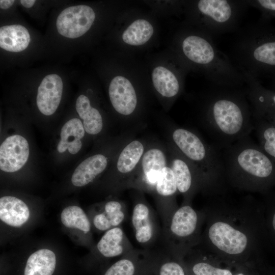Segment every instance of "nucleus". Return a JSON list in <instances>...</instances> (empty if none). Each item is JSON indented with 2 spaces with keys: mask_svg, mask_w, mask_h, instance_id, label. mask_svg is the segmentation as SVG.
<instances>
[{
  "mask_svg": "<svg viewBox=\"0 0 275 275\" xmlns=\"http://www.w3.org/2000/svg\"><path fill=\"white\" fill-rule=\"evenodd\" d=\"M212 197L203 209L200 248L232 265H257L259 224L253 198L235 203L220 196Z\"/></svg>",
  "mask_w": 275,
  "mask_h": 275,
  "instance_id": "nucleus-1",
  "label": "nucleus"
},
{
  "mask_svg": "<svg viewBox=\"0 0 275 275\" xmlns=\"http://www.w3.org/2000/svg\"><path fill=\"white\" fill-rule=\"evenodd\" d=\"M204 126L219 149L250 135L254 126L245 89L213 86L205 95Z\"/></svg>",
  "mask_w": 275,
  "mask_h": 275,
  "instance_id": "nucleus-2",
  "label": "nucleus"
},
{
  "mask_svg": "<svg viewBox=\"0 0 275 275\" xmlns=\"http://www.w3.org/2000/svg\"><path fill=\"white\" fill-rule=\"evenodd\" d=\"M223 150L227 185L240 191L257 192L275 180V162L250 135Z\"/></svg>",
  "mask_w": 275,
  "mask_h": 275,
  "instance_id": "nucleus-3",
  "label": "nucleus"
},
{
  "mask_svg": "<svg viewBox=\"0 0 275 275\" xmlns=\"http://www.w3.org/2000/svg\"><path fill=\"white\" fill-rule=\"evenodd\" d=\"M261 18L238 30L233 46L235 65L257 78L275 74V27Z\"/></svg>",
  "mask_w": 275,
  "mask_h": 275,
  "instance_id": "nucleus-4",
  "label": "nucleus"
},
{
  "mask_svg": "<svg viewBox=\"0 0 275 275\" xmlns=\"http://www.w3.org/2000/svg\"><path fill=\"white\" fill-rule=\"evenodd\" d=\"M213 39L203 32L201 34H189L182 41V52L187 60L198 66L213 86L241 88L245 85L244 75L217 48Z\"/></svg>",
  "mask_w": 275,
  "mask_h": 275,
  "instance_id": "nucleus-5",
  "label": "nucleus"
},
{
  "mask_svg": "<svg viewBox=\"0 0 275 275\" xmlns=\"http://www.w3.org/2000/svg\"><path fill=\"white\" fill-rule=\"evenodd\" d=\"M172 137L180 152L200 174L204 185V193L210 197L223 195L227 189V184L220 149L187 129L176 128Z\"/></svg>",
  "mask_w": 275,
  "mask_h": 275,
  "instance_id": "nucleus-6",
  "label": "nucleus"
},
{
  "mask_svg": "<svg viewBox=\"0 0 275 275\" xmlns=\"http://www.w3.org/2000/svg\"><path fill=\"white\" fill-rule=\"evenodd\" d=\"M205 221L204 210L198 211L190 203L171 210L166 225L167 242L172 253L185 256L200 241Z\"/></svg>",
  "mask_w": 275,
  "mask_h": 275,
  "instance_id": "nucleus-7",
  "label": "nucleus"
},
{
  "mask_svg": "<svg viewBox=\"0 0 275 275\" xmlns=\"http://www.w3.org/2000/svg\"><path fill=\"white\" fill-rule=\"evenodd\" d=\"M196 9L202 32L212 38L235 31L248 0H200Z\"/></svg>",
  "mask_w": 275,
  "mask_h": 275,
  "instance_id": "nucleus-8",
  "label": "nucleus"
},
{
  "mask_svg": "<svg viewBox=\"0 0 275 275\" xmlns=\"http://www.w3.org/2000/svg\"><path fill=\"white\" fill-rule=\"evenodd\" d=\"M95 18L93 10L86 5L68 7L59 15L56 25L58 32L69 38H76L85 34Z\"/></svg>",
  "mask_w": 275,
  "mask_h": 275,
  "instance_id": "nucleus-9",
  "label": "nucleus"
},
{
  "mask_svg": "<svg viewBox=\"0 0 275 275\" xmlns=\"http://www.w3.org/2000/svg\"><path fill=\"white\" fill-rule=\"evenodd\" d=\"M242 73L252 114L275 125V91L264 87L258 78L250 74Z\"/></svg>",
  "mask_w": 275,
  "mask_h": 275,
  "instance_id": "nucleus-10",
  "label": "nucleus"
},
{
  "mask_svg": "<svg viewBox=\"0 0 275 275\" xmlns=\"http://www.w3.org/2000/svg\"><path fill=\"white\" fill-rule=\"evenodd\" d=\"M30 154L28 141L14 134L7 138L0 146V169L7 173L20 170L27 162Z\"/></svg>",
  "mask_w": 275,
  "mask_h": 275,
  "instance_id": "nucleus-11",
  "label": "nucleus"
},
{
  "mask_svg": "<svg viewBox=\"0 0 275 275\" xmlns=\"http://www.w3.org/2000/svg\"><path fill=\"white\" fill-rule=\"evenodd\" d=\"M171 168L175 175L178 191L185 197L184 203H189L191 196L197 189L204 193V185L200 174L181 153L174 157Z\"/></svg>",
  "mask_w": 275,
  "mask_h": 275,
  "instance_id": "nucleus-12",
  "label": "nucleus"
},
{
  "mask_svg": "<svg viewBox=\"0 0 275 275\" xmlns=\"http://www.w3.org/2000/svg\"><path fill=\"white\" fill-rule=\"evenodd\" d=\"M108 94L112 104L119 113L127 116L132 114L137 104L135 90L128 79L122 76L111 81Z\"/></svg>",
  "mask_w": 275,
  "mask_h": 275,
  "instance_id": "nucleus-13",
  "label": "nucleus"
},
{
  "mask_svg": "<svg viewBox=\"0 0 275 275\" xmlns=\"http://www.w3.org/2000/svg\"><path fill=\"white\" fill-rule=\"evenodd\" d=\"M63 81L56 74L46 75L38 89L37 105L40 112L45 116L54 114L58 108L62 96Z\"/></svg>",
  "mask_w": 275,
  "mask_h": 275,
  "instance_id": "nucleus-14",
  "label": "nucleus"
},
{
  "mask_svg": "<svg viewBox=\"0 0 275 275\" xmlns=\"http://www.w3.org/2000/svg\"><path fill=\"white\" fill-rule=\"evenodd\" d=\"M132 225L136 240L141 244L152 242L156 234V228L152 211L145 203H136L133 209Z\"/></svg>",
  "mask_w": 275,
  "mask_h": 275,
  "instance_id": "nucleus-15",
  "label": "nucleus"
},
{
  "mask_svg": "<svg viewBox=\"0 0 275 275\" xmlns=\"http://www.w3.org/2000/svg\"><path fill=\"white\" fill-rule=\"evenodd\" d=\"M193 249L197 256L190 268L193 275H234L237 265L229 264L201 248Z\"/></svg>",
  "mask_w": 275,
  "mask_h": 275,
  "instance_id": "nucleus-16",
  "label": "nucleus"
},
{
  "mask_svg": "<svg viewBox=\"0 0 275 275\" xmlns=\"http://www.w3.org/2000/svg\"><path fill=\"white\" fill-rule=\"evenodd\" d=\"M30 210L21 200L13 196H4L0 199V219L7 225L19 227L30 217Z\"/></svg>",
  "mask_w": 275,
  "mask_h": 275,
  "instance_id": "nucleus-17",
  "label": "nucleus"
},
{
  "mask_svg": "<svg viewBox=\"0 0 275 275\" xmlns=\"http://www.w3.org/2000/svg\"><path fill=\"white\" fill-rule=\"evenodd\" d=\"M106 157L100 154L93 155L82 161L74 170L71 182L75 186L81 187L91 182L105 169Z\"/></svg>",
  "mask_w": 275,
  "mask_h": 275,
  "instance_id": "nucleus-18",
  "label": "nucleus"
},
{
  "mask_svg": "<svg viewBox=\"0 0 275 275\" xmlns=\"http://www.w3.org/2000/svg\"><path fill=\"white\" fill-rule=\"evenodd\" d=\"M130 244L123 230L119 227L107 230L97 244L99 252L111 258L128 253Z\"/></svg>",
  "mask_w": 275,
  "mask_h": 275,
  "instance_id": "nucleus-19",
  "label": "nucleus"
},
{
  "mask_svg": "<svg viewBox=\"0 0 275 275\" xmlns=\"http://www.w3.org/2000/svg\"><path fill=\"white\" fill-rule=\"evenodd\" d=\"M85 130L82 122L77 118H72L62 127L61 139L57 146V150L63 153L66 150L72 154L78 153L81 148L80 141L85 135Z\"/></svg>",
  "mask_w": 275,
  "mask_h": 275,
  "instance_id": "nucleus-20",
  "label": "nucleus"
},
{
  "mask_svg": "<svg viewBox=\"0 0 275 275\" xmlns=\"http://www.w3.org/2000/svg\"><path fill=\"white\" fill-rule=\"evenodd\" d=\"M31 38L28 30L19 24L0 28V47L9 51L20 52L28 46Z\"/></svg>",
  "mask_w": 275,
  "mask_h": 275,
  "instance_id": "nucleus-21",
  "label": "nucleus"
},
{
  "mask_svg": "<svg viewBox=\"0 0 275 275\" xmlns=\"http://www.w3.org/2000/svg\"><path fill=\"white\" fill-rule=\"evenodd\" d=\"M56 264V255L52 251L47 249L39 250L29 257L24 275H52Z\"/></svg>",
  "mask_w": 275,
  "mask_h": 275,
  "instance_id": "nucleus-22",
  "label": "nucleus"
},
{
  "mask_svg": "<svg viewBox=\"0 0 275 275\" xmlns=\"http://www.w3.org/2000/svg\"><path fill=\"white\" fill-rule=\"evenodd\" d=\"M166 157L162 150L152 148L147 150L142 159L144 180L150 186H155L162 169L166 167Z\"/></svg>",
  "mask_w": 275,
  "mask_h": 275,
  "instance_id": "nucleus-23",
  "label": "nucleus"
},
{
  "mask_svg": "<svg viewBox=\"0 0 275 275\" xmlns=\"http://www.w3.org/2000/svg\"><path fill=\"white\" fill-rule=\"evenodd\" d=\"M126 211L122 204L117 201L106 203L103 212L95 215L93 218L95 227L102 231L118 227L125 219Z\"/></svg>",
  "mask_w": 275,
  "mask_h": 275,
  "instance_id": "nucleus-24",
  "label": "nucleus"
},
{
  "mask_svg": "<svg viewBox=\"0 0 275 275\" xmlns=\"http://www.w3.org/2000/svg\"><path fill=\"white\" fill-rule=\"evenodd\" d=\"M76 110L83 120L85 131L95 135L99 133L103 127V121L99 112L91 105L89 99L84 95H80L76 99Z\"/></svg>",
  "mask_w": 275,
  "mask_h": 275,
  "instance_id": "nucleus-25",
  "label": "nucleus"
},
{
  "mask_svg": "<svg viewBox=\"0 0 275 275\" xmlns=\"http://www.w3.org/2000/svg\"><path fill=\"white\" fill-rule=\"evenodd\" d=\"M152 78L155 89L162 96L173 97L179 93L180 86L178 79L167 68L162 66L155 68Z\"/></svg>",
  "mask_w": 275,
  "mask_h": 275,
  "instance_id": "nucleus-26",
  "label": "nucleus"
},
{
  "mask_svg": "<svg viewBox=\"0 0 275 275\" xmlns=\"http://www.w3.org/2000/svg\"><path fill=\"white\" fill-rule=\"evenodd\" d=\"M259 145L275 162V125L252 114Z\"/></svg>",
  "mask_w": 275,
  "mask_h": 275,
  "instance_id": "nucleus-27",
  "label": "nucleus"
},
{
  "mask_svg": "<svg viewBox=\"0 0 275 275\" xmlns=\"http://www.w3.org/2000/svg\"><path fill=\"white\" fill-rule=\"evenodd\" d=\"M144 147L139 141L134 140L127 145L120 154L117 162L118 171L122 174L132 171L142 158Z\"/></svg>",
  "mask_w": 275,
  "mask_h": 275,
  "instance_id": "nucleus-28",
  "label": "nucleus"
},
{
  "mask_svg": "<svg viewBox=\"0 0 275 275\" xmlns=\"http://www.w3.org/2000/svg\"><path fill=\"white\" fill-rule=\"evenodd\" d=\"M153 34L151 24L145 19L133 22L123 32L124 42L131 45L139 46L146 43Z\"/></svg>",
  "mask_w": 275,
  "mask_h": 275,
  "instance_id": "nucleus-29",
  "label": "nucleus"
},
{
  "mask_svg": "<svg viewBox=\"0 0 275 275\" xmlns=\"http://www.w3.org/2000/svg\"><path fill=\"white\" fill-rule=\"evenodd\" d=\"M62 224L66 227L76 228L85 233H88L91 229L90 221L79 207L70 206L66 207L61 214Z\"/></svg>",
  "mask_w": 275,
  "mask_h": 275,
  "instance_id": "nucleus-30",
  "label": "nucleus"
},
{
  "mask_svg": "<svg viewBox=\"0 0 275 275\" xmlns=\"http://www.w3.org/2000/svg\"><path fill=\"white\" fill-rule=\"evenodd\" d=\"M155 187L157 194L162 197L172 196L178 191L175 175L171 167L166 166L162 169Z\"/></svg>",
  "mask_w": 275,
  "mask_h": 275,
  "instance_id": "nucleus-31",
  "label": "nucleus"
},
{
  "mask_svg": "<svg viewBox=\"0 0 275 275\" xmlns=\"http://www.w3.org/2000/svg\"><path fill=\"white\" fill-rule=\"evenodd\" d=\"M134 271L135 266L132 261L124 258L113 264L104 275H133Z\"/></svg>",
  "mask_w": 275,
  "mask_h": 275,
  "instance_id": "nucleus-32",
  "label": "nucleus"
},
{
  "mask_svg": "<svg viewBox=\"0 0 275 275\" xmlns=\"http://www.w3.org/2000/svg\"><path fill=\"white\" fill-rule=\"evenodd\" d=\"M249 6L254 7L261 13V18L270 20L275 18V0H249Z\"/></svg>",
  "mask_w": 275,
  "mask_h": 275,
  "instance_id": "nucleus-33",
  "label": "nucleus"
},
{
  "mask_svg": "<svg viewBox=\"0 0 275 275\" xmlns=\"http://www.w3.org/2000/svg\"><path fill=\"white\" fill-rule=\"evenodd\" d=\"M159 275H186L182 265L176 261L163 263L159 269Z\"/></svg>",
  "mask_w": 275,
  "mask_h": 275,
  "instance_id": "nucleus-34",
  "label": "nucleus"
},
{
  "mask_svg": "<svg viewBox=\"0 0 275 275\" xmlns=\"http://www.w3.org/2000/svg\"><path fill=\"white\" fill-rule=\"evenodd\" d=\"M257 266L251 264L237 265L234 275H260Z\"/></svg>",
  "mask_w": 275,
  "mask_h": 275,
  "instance_id": "nucleus-35",
  "label": "nucleus"
},
{
  "mask_svg": "<svg viewBox=\"0 0 275 275\" xmlns=\"http://www.w3.org/2000/svg\"><path fill=\"white\" fill-rule=\"evenodd\" d=\"M14 0H1L0 7L3 9H7L10 8L14 3Z\"/></svg>",
  "mask_w": 275,
  "mask_h": 275,
  "instance_id": "nucleus-36",
  "label": "nucleus"
},
{
  "mask_svg": "<svg viewBox=\"0 0 275 275\" xmlns=\"http://www.w3.org/2000/svg\"><path fill=\"white\" fill-rule=\"evenodd\" d=\"M20 2L23 7L30 8L35 4L36 1L34 0H21Z\"/></svg>",
  "mask_w": 275,
  "mask_h": 275,
  "instance_id": "nucleus-37",
  "label": "nucleus"
},
{
  "mask_svg": "<svg viewBox=\"0 0 275 275\" xmlns=\"http://www.w3.org/2000/svg\"><path fill=\"white\" fill-rule=\"evenodd\" d=\"M271 80V85L272 90L275 91V74L269 76Z\"/></svg>",
  "mask_w": 275,
  "mask_h": 275,
  "instance_id": "nucleus-38",
  "label": "nucleus"
},
{
  "mask_svg": "<svg viewBox=\"0 0 275 275\" xmlns=\"http://www.w3.org/2000/svg\"><path fill=\"white\" fill-rule=\"evenodd\" d=\"M271 225L273 231L275 232V212L273 214L272 216Z\"/></svg>",
  "mask_w": 275,
  "mask_h": 275,
  "instance_id": "nucleus-39",
  "label": "nucleus"
}]
</instances>
